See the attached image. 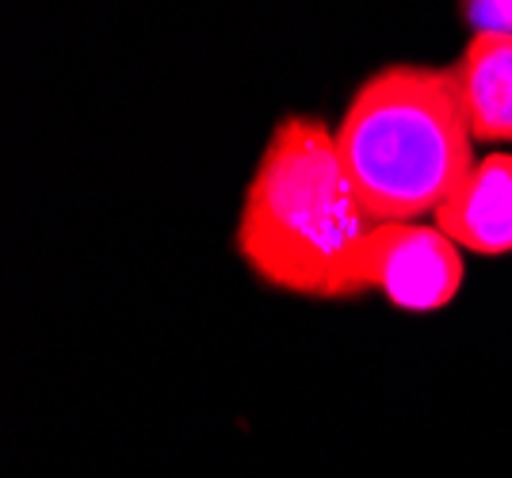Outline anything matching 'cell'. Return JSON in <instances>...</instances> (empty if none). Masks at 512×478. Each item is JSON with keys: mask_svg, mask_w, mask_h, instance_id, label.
<instances>
[{"mask_svg": "<svg viewBox=\"0 0 512 478\" xmlns=\"http://www.w3.org/2000/svg\"><path fill=\"white\" fill-rule=\"evenodd\" d=\"M375 218L344 169L333 127L291 111L264 138L237 207L234 253L291 299L352 303L367 291Z\"/></svg>", "mask_w": 512, "mask_h": 478, "instance_id": "1", "label": "cell"}, {"mask_svg": "<svg viewBox=\"0 0 512 478\" xmlns=\"http://www.w3.org/2000/svg\"><path fill=\"white\" fill-rule=\"evenodd\" d=\"M375 222H425L478 161L455 69L394 62L367 73L333 127Z\"/></svg>", "mask_w": 512, "mask_h": 478, "instance_id": "2", "label": "cell"}, {"mask_svg": "<svg viewBox=\"0 0 512 478\" xmlns=\"http://www.w3.org/2000/svg\"><path fill=\"white\" fill-rule=\"evenodd\" d=\"M467 280L463 249L436 222H379L367 253V291L394 310L436 314L459 299Z\"/></svg>", "mask_w": 512, "mask_h": 478, "instance_id": "3", "label": "cell"}, {"mask_svg": "<svg viewBox=\"0 0 512 478\" xmlns=\"http://www.w3.org/2000/svg\"><path fill=\"white\" fill-rule=\"evenodd\" d=\"M463 253L509 257L512 253V153L490 150L474 161L467 180L432 218Z\"/></svg>", "mask_w": 512, "mask_h": 478, "instance_id": "4", "label": "cell"}, {"mask_svg": "<svg viewBox=\"0 0 512 478\" xmlns=\"http://www.w3.org/2000/svg\"><path fill=\"white\" fill-rule=\"evenodd\" d=\"M451 69L474 142L512 146V35L474 31Z\"/></svg>", "mask_w": 512, "mask_h": 478, "instance_id": "5", "label": "cell"}, {"mask_svg": "<svg viewBox=\"0 0 512 478\" xmlns=\"http://www.w3.org/2000/svg\"><path fill=\"white\" fill-rule=\"evenodd\" d=\"M463 12L474 31L512 35V0H463Z\"/></svg>", "mask_w": 512, "mask_h": 478, "instance_id": "6", "label": "cell"}]
</instances>
